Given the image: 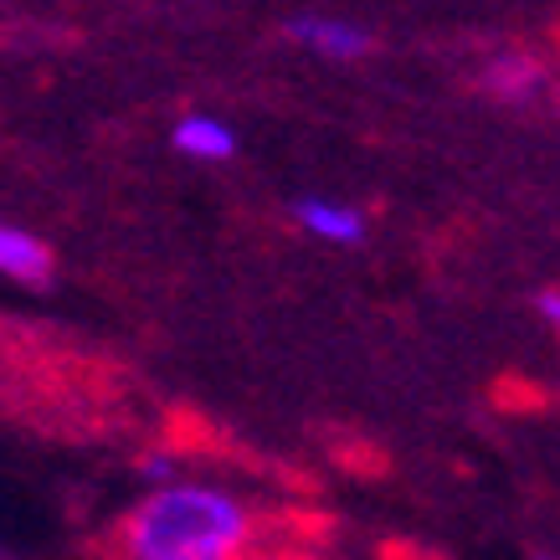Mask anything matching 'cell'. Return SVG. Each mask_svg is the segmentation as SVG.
Here are the masks:
<instances>
[{
	"mask_svg": "<svg viewBox=\"0 0 560 560\" xmlns=\"http://www.w3.org/2000/svg\"><path fill=\"white\" fill-rule=\"evenodd\" d=\"M124 540L139 560H237L247 545V514L221 489L175 483L139 504Z\"/></svg>",
	"mask_w": 560,
	"mask_h": 560,
	"instance_id": "6da1fadb",
	"label": "cell"
},
{
	"mask_svg": "<svg viewBox=\"0 0 560 560\" xmlns=\"http://www.w3.org/2000/svg\"><path fill=\"white\" fill-rule=\"evenodd\" d=\"M289 36L293 47L314 51L324 62H360V57H371L375 36L350 16H324V11H304V16L289 21Z\"/></svg>",
	"mask_w": 560,
	"mask_h": 560,
	"instance_id": "7a4b0ae2",
	"label": "cell"
},
{
	"mask_svg": "<svg viewBox=\"0 0 560 560\" xmlns=\"http://www.w3.org/2000/svg\"><path fill=\"white\" fill-rule=\"evenodd\" d=\"M293 217L314 242H329V247H355L365 237V211L340 196H299L293 201Z\"/></svg>",
	"mask_w": 560,
	"mask_h": 560,
	"instance_id": "3957f363",
	"label": "cell"
},
{
	"mask_svg": "<svg viewBox=\"0 0 560 560\" xmlns=\"http://www.w3.org/2000/svg\"><path fill=\"white\" fill-rule=\"evenodd\" d=\"M171 144L186 160H201V165H226L237 154V129L221 119V114H180V124L171 129Z\"/></svg>",
	"mask_w": 560,
	"mask_h": 560,
	"instance_id": "277c9868",
	"label": "cell"
},
{
	"mask_svg": "<svg viewBox=\"0 0 560 560\" xmlns=\"http://www.w3.org/2000/svg\"><path fill=\"white\" fill-rule=\"evenodd\" d=\"M483 88H489L499 103H535L545 93V62L529 57V51H499L489 68H483Z\"/></svg>",
	"mask_w": 560,
	"mask_h": 560,
	"instance_id": "5b68a950",
	"label": "cell"
},
{
	"mask_svg": "<svg viewBox=\"0 0 560 560\" xmlns=\"http://www.w3.org/2000/svg\"><path fill=\"white\" fill-rule=\"evenodd\" d=\"M0 272L16 278V283H47L51 278V247L21 226L0 221Z\"/></svg>",
	"mask_w": 560,
	"mask_h": 560,
	"instance_id": "8992f818",
	"label": "cell"
},
{
	"mask_svg": "<svg viewBox=\"0 0 560 560\" xmlns=\"http://www.w3.org/2000/svg\"><path fill=\"white\" fill-rule=\"evenodd\" d=\"M540 314H545V319H550V324H556V329H560V289H550V293H545V299H540Z\"/></svg>",
	"mask_w": 560,
	"mask_h": 560,
	"instance_id": "52a82bcc",
	"label": "cell"
},
{
	"mask_svg": "<svg viewBox=\"0 0 560 560\" xmlns=\"http://www.w3.org/2000/svg\"><path fill=\"white\" fill-rule=\"evenodd\" d=\"M171 474V458H150V478H165Z\"/></svg>",
	"mask_w": 560,
	"mask_h": 560,
	"instance_id": "ba28073f",
	"label": "cell"
}]
</instances>
